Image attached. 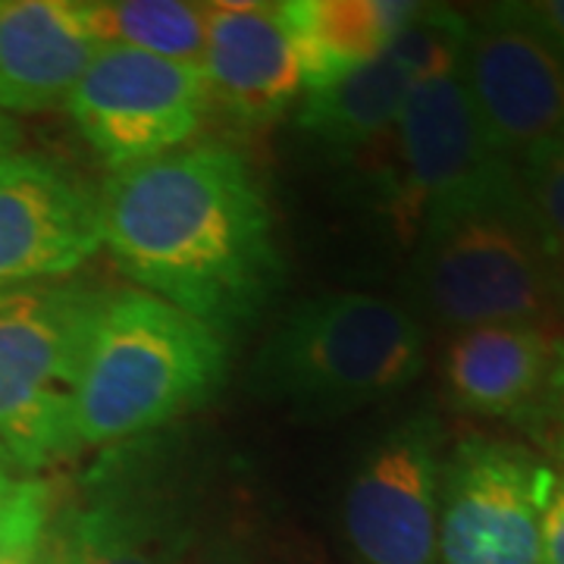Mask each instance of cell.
I'll return each instance as SVG.
<instances>
[{
	"label": "cell",
	"mask_w": 564,
	"mask_h": 564,
	"mask_svg": "<svg viewBox=\"0 0 564 564\" xmlns=\"http://www.w3.org/2000/svg\"><path fill=\"white\" fill-rule=\"evenodd\" d=\"M104 245L141 292L229 343L282 285L273 210L229 144H195L110 173Z\"/></svg>",
	"instance_id": "cell-1"
},
{
	"label": "cell",
	"mask_w": 564,
	"mask_h": 564,
	"mask_svg": "<svg viewBox=\"0 0 564 564\" xmlns=\"http://www.w3.org/2000/svg\"><path fill=\"white\" fill-rule=\"evenodd\" d=\"M411 311L443 329L564 326L540 223L518 166L484 192L426 214L414 239Z\"/></svg>",
	"instance_id": "cell-2"
},
{
	"label": "cell",
	"mask_w": 564,
	"mask_h": 564,
	"mask_svg": "<svg viewBox=\"0 0 564 564\" xmlns=\"http://www.w3.org/2000/svg\"><path fill=\"white\" fill-rule=\"evenodd\" d=\"M229 345L210 326L141 289L110 292L95 323L79 402L82 445L151 436L220 392Z\"/></svg>",
	"instance_id": "cell-3"
},
{
	"label": "cell",
	"mask_w": 564,
	"mask_h": 564,
	"mask_svg": "<svg viewBox=\"0 0 564 564\" xmlns=\"http://www.w3.org/2000/svg\"><path fill=\"white\" fill-rule=\"evenodd\" d=\"M426 367V323L370 292H326L282 317L254 355L251 389L304 417H339L404 392Z\"/></svg>",
	"instance_id": "cell-4"
},
{
	"label": "cell",
	"mask_w": 564,
	"mask_h": 564,
	"mask_svg": "<svg viewBox=\"0 0 564 564\" xmlns=\"http://www.w3.org/2000/svg\"><path fill=\"white\" fill-rule=\"evenodd\" d=\"M107 295L69 280L0 292V445L22 474L79 448L82 367Z\"/></svg>",
	"instance_id": "cell-5"
},
{
	"label": "cell",
	"mask_w": 564,
	"mask_h": 564,
	"mask_svg": "<svg viewBox=\"0 0 564 564\" xmlns=\"http://www.w3.org/2000/svg\"><path fill=\"white\" fill-rule=\"evenodd\" d=\"M210 104L202 66L104 44L66 110L85 144L117 173L182 151L202 132Z\"/></svg>",
	"instance_id": "cell-6"
},
{
	"label": "cell",
	"mask_w": 564,
	"mask_h": 564,
	"mask_svg": "<svg viewBox=\"0 0 564 564\" xmlns=\"http://www.w3.org/2000/svg\"><path fill=\"white\" fill-rule=\"evenodd\" d=\"M555 467L527 445L464 436L445 452L436 564H543Z\"/></svg>",
	"instance_id": "cell-7"
},
{
	"label": "cell",
	"mask_w": 564,
	"mask_h": 564,
	"mask_svg": "<svg viewBox=\"0 0 564 564\" xmlns=\"http://www.w3.org/2000/svg\"><path fill=\"white\" fill-rule=\"evenodd\" d=\"M389 154L380 173L386 214L408 245H414L426 214L470 198L514 170L486 139L462 69L414 82Z\"/></svg>",
	"instance_id": "cell-8"
},
{
	"label": "cell",
	"mask_w": 564,
	"mask_h": 564,
	"mask_svg": "<svg viewBox=\"0 0 564 564\" xmlns=\"http://www.w3.org/2000/svg\"><path fill=\"white\" fill-rule=\"evenodd\" d=\"M443 462L433 414L392 423L364 452L343 499L345 536L364 564H436Z\"/></svg>",
	"instance_id": "cell-9"
},
{
	"label": "cell",
	"mask_w": 564,
	"mask_h": 564,
	"mask_svg": "<svg viewBox=\"0 0 564 564\" xmlns=\"http://www.w3.org/2000/svg\"><path fill=\"white\" fill-rule=\"evenodd\" d=\"M462 79L486 139L505 161L518 166L564 141V57L514 3L470 17Z\"/></svg>",
	"instance_id": "cell-10"
},
{
	"label": "cell",
	"mask_w": 564,
	"mask_h": 564,
	"mask_svg": "<svg viewBox=\"0 0 564 564\" xmlns=\"http://www.w3.org/2000/svg\"><path fill=\"white\" fill-rule=\"evenodd\" d=\"M101 245V188L47 154L0 163V292L66 280Z\"/></svg>",
	"instance_id": "cell-11"
},
{
	"label": "cell",
	"mask_w": 564,
	"mask_h": 564,
	"mask_svg": "<svg viewBox=\"0 0 564 564\" xmlns=\"http://www.w3.org/2000/svg\"><path fill=\"white\" fill-rule=\"evenodd\" d=\"M144 440L113 445L91 467L88 499L66 511L73 564H170L182 545L188 486L176 464Z\"/></svg>",
	"instance_id": "cell-12"
},
{
	"label": "cell",
	"mask_w": 564,
	"mask_h": 564,
	"mask_svg": "<svg viewBox=\"0 0 564 564\" xmlns=\"http://www.w3.org/2000/svg\"><path fill=\"white\" fill-rule=\"evenodd\" d=\"M443 395L474 417L543 421L564 392V326L492 323L448 336Z\"/></svg>",
	"instance_id": "cell-13"
},
{
	"label": "cell",
	"mask_w": 564,
	"mask_h": 564,
	"mask_svg": "<svg viewBox=\"0 0 564 564\" xmlns=\"http://www.w3.org/2000/svg\"><path fill=\"white\" fill-rule=\"evenodd\" d=\"M210 101L242 126H270L302 98L282 3H204V63Z\"/></svg>",
	"instance_id": "cell-14"
},
{
	"label": "cell",
	"mask_w": 564,
	"mask_h": 564,
	"mask_svg": "<svg viewBox=\"0 0 564 564\" xmlns=\"http://www.w3.org/2000/svg\"><path fill=\"white\" fill-rule=\"evenodd\" d=\"M98 51L85 0H0V110L66 107Z\"/></svg>",
	"instance_id": "cell-15"
},
{
	"label": "cell",
	"mask_w": 564,
	"mask_h": 564,
	"mask_svg": "<svg viewBox=\"0 0 564 564\" xmlns=\"http://www.w3.org/2000/svg\"><path fill=\"white\" fill-rule=\"evenodd\" d=\"M411 88L402 66L380 54L343 79L304 91L295 126L329 161L364 163L389 151Z\"/></svg>",
	"instance_id": "cell-16"
},
{
	"label": "cell",
	"mask_w": 564,
	"mask_h": 564,
	"mask_svg": "<svg viewBox=\"0 0 564 564\" xmlns=\"http://www.w3.org/2000/svg\"><path fill=\"white\" fill-rule=\"evenodd\" d=\"M421 10L414 0H292L282 3L285 35L302 76V91L377 61L392 35Z\"/></svg>",
	"instance_id": "cell-17"
},
{
	"label": "cell",
	"mask_w": 564,
	"mask_h": 564,
	"mask_svg": "<svg viewBox=\"0 0 564 564\" xmlns=\"http://www.w3.org/2000/svg\"><path fill=\"white\" fill-rule=\"evenodd\" d=\"M95 39L163 61L204 63V3L182 0H85Z\"/></svg>",
	"instance_id": "cell-18"
},
{
	"label": "cell",
	"mask_w": 564,
	"mask_h": 564,
	"mask_svg": "<svg viewBox=\"0 0 564 564\" xmlns=\"http://www.w3.org/2000/svg\"><path fill=\"white\" fill-rule=\"evenodd\" d=\"M470 39V17L452 7L421 3V10L386 44L383 57L402 66L411 82L458 73Z\"/></svg>",
	"instance_id": "cell-19"
},
{
	"label": "cell",
	"mask_w": 564,
	"mask_h": 564,
	"mask_svg": "<svg viewBox=\"0 0 564 564\" xmlns=\"http://www.w3.org/2000/svg\"><path fill=\"white\" fill-rule=\"evenodd\" d=\"M530 207L540 223L545 261L564 321V141L545 144L518 163Z\"/></svg>",
	"instance_id": "cell-20"
},
{
	"label": "cell",
	"mask_w": 564,
	"mask_h": 564,
	"mask_svg": "<svg viewBox=\"0 0 564 564\" xmlns=\"http://www.w3.org/2000/svg\"><path fill=\"white\" fill-rule=\"evenodd\" d=\"M51 505H54V489L47 480L32 474L20 477L10 492L0 496V545L44 536L54 518Z\"/></svg>",
	"instance_id": "cell-21"
},
{
	"label": "cell",
	"mask_w": 564,
	"mask_h": 564,
	"mask_svg": "<svg viewBox=\"0 0 564 564\" xmlns=\"http://www.w3.org/2000/svg\"><path fill=\"white\" fill-rule=\"evenodd\" d=\"M543 564H564V467L555 470L543 511Z\"/></svg>",
	"instance_id": "cell-22"
},
{
	"label": "cell",
	"mask_w": 564,
	"mask_h": 564,
	"mask_svg": "<svg viewBox=\"0 0 564 564\" xmlns=\"http://www.w3.org/2000/svg\"><path fill=\"white\" fill-rule=\"evenodd\" d=\"M514 10L564 57V0H527L514 3Z\"/></svg>",
	"instance_id": "cell-23"
},
{
	"label": "cell",
	"mask_w": 564,
	"mask_h": 564,
	"mask_svg": "<svg viewBox=\"0 0 564 564\" xmlns=\"http://www.w3.org/2000/svg\"><path fill=\"white\" fill-rule=\"evenodd\" d=\"M39 564H73L69 552V530H66V511L54 514L51 524L44 530L39 545Z\"/></svg>",
	"instance_id": "cell-24"
},
{
	"label": "cell",
	"mask_w": 564,
	"mask_h": 564,
	"mask_svg": "<svg viewBox=\"0 0 564 564\" xmlns=\"http://www.w3.org/2000/svg\"><path fill=\"white\" fill-rule=\"evenodd\" d=\"M185 564H248V555L236 536H220V540L198 545Z\"/></svg>",
	"instance_id": "cell-25"
},
{
	"label": "cell",
	"mask_w": 564,
	"mask_h": 564,
	"mask_svg": "<svg viewBox=\"0 0 564 564\" xmlns=\"http://www.w3.org/2000/svg\"><path fill=\"white\" fill-rule=\"evenodd\" d=\"M39 545L41 536L0 545V564H39Z\"/></svg>",
	"instance_id": "cell-26"
},
{
	"label": "cell",
	"mask_w": 564,
	"mask_h": 564,
	"mask_svg": "<svg viewBox=\"0 0 564 564\" xmlns=\"http://www.w3.org/2000/svg\"><path fill=\"white\" fill-rule=\"evenodd\" d=\"M20 141H22V129L17 117L3 113L0 110V163L10 161L13 154H20Z\"/></svg>",
	"instance_id": "cell-27"
},
{
	"label": "cell",
	"mask_w": 564,
	"mask_h": 564,
	"mask_svg": "<svg viewBox=\"0 0 564 564\" xmlns=\"http://www.w3.org/2000/svg\"><path fill=\"white\" fill-rule=\"evenodd\" d=\"M540 426L545 430V436L552 440V445H555V448L564 455V392H562V399L549 408V414L540 421Z\"/></svg>",
	"instance_id": "cell-28"
},
{
	"label": "cell",
	"mask_w": 564,
	"mask_h": 564,
	"mask_svg": "<svg viewBox=\"0 0 564 564\" xmlns=\"http://www.w3.org/2000/svg\"><path fill=\"white\" fill-rule=\"evenodd\" d=\"M20 477H25V474H22L20 467H17V462L10 458V452L0 445V496H3V492H10Z\"/></svg>",
	"instance_id": "cell-29"
}]
</instances>
